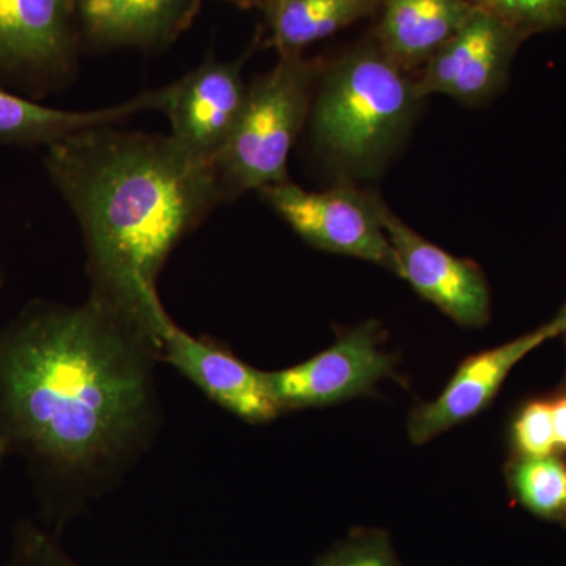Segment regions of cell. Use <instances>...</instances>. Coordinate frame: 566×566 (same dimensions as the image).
Segmentation results:
<instances>
[{
	"mask_svg": "<svg viewBox=\"0 0 566 566\" xmlns=\"http://www.w3.org/2000/svg\"><path fill=\"white\" fill-rule=\"evenodd\" d=\"M158 335L99 297L33 301L0 327V453L55 535L114 490L161 427Z\"/></svg>",
	"mask_w": 566,
	"mask_h": 566,
	"instance_id": "1",
	"label": "cell"
},
{
	"mask_svg": "<svg viewBox=\"0 0 566 566\" xmlns=\"http://www.w3.org/2000/svg\"><path fill=\"white\" fill-rule=\"evenodd\" d=\"M44 167L80 222L91 294L161 340L170 316L159 275L226 200L214 163L192 158L170 136L102 126L48 145Z\"/></svg>",
	"mask_w": 566,
	"mask_h": 566,
	"instance_id": "2",
	"label": "cell"
},
{
	"mask_svg": "<svg viewBox=\"0 0 566 566\" xmlns=\"http://www.w3.org/2000/svg\"><path fill=\"white\" fill-rule=\"evenodd\" d=\"M422 102L416 77L390 61L371 36L319 73L312 140L338 172L370 177L400 147Z\"/></svg>",
	"mask_w": 566,
	"mask_h": 566,
	"instance_id": "3",
	"label": "cell"
},
{
	"mask_svg": "<svg viewBox=\"0 0 566 566\" xmlns=\"http://www.w3.org/2000/svg\"><path fill=\"white\" fill-rule=\"evenodd\" d=\"M322 70L304 54L279 55L277 65L248 88L232 136L214 159L226 199L289 180V156L311 117Z\"/></svg>",
	"mask_w": 566,
	"mask_h": 566,
	"instance_id": "4",
	"label": "cell"
},
{
	"mask_svg": "<svg viewBox=\"0 0 566 566\" xmlns=\"http://www.w3.org/2000/svg\"><path fill=\"white\" fill-rule=\"evenodd\" d=\"M260 196L308 244L324 252L353 256L401 277V266L375 207V196L337 186L305 191L286 180L260 189Z\"/></svg>",
	"mask_w": 566,
	"mask_h": 566,
	"instance_id": "5",
	"label": "cell"
},
{
	"mask_svg": "<svg viewBox=\"0 0 566 566\" xmlns=\"http://www.w3.org/2000/svg\"><path fill=\"white\" fill-rule=\"evenodd\" d=\"M381 345V324L370 319L345 331L333 346L305 363L266 371L282 415L344 403L374 392L381 379L397 378L395 356Z\"/></svg>",
	"mask_w": 566,
	"mask_h": 566,
	"instance_id": "6",
	"label": "cell"
},
{
	"mask_svg": "<svg viewBox=\"0 0 566 566\" xmlns=\"http://www.w3.org/2000/svg\"><path fill=\"white\" fill-rule=\"evenodd\" d=\"M523 35L482 10H472L463 28L430 59L416 88L420 98L447 95L464 104H480L499 92Z\"/></svg>",
	"mask_w": 566,
	"mask_h": 566,
	"instance_id": "7",
	"label": "cell"
},
{
	"mask_svg": "<svg viewBox=\"0 0 566 566\" xmlns=\"http://www.w3.org/2000/svg\"><path fill=\"white\" fill-rule=\"evenodd\" d=\"M375 207L400 262L401 279L461 326H485L491 297L482 270L424 240L376 196Z\"/></svg>",
	"mask_w": 566,
	"mask_h": 566,
	"instance_id": "8",
	"label": "cell"
},
{
	"mask_svg": "<svg viewBox=\"0 0 566 566\" xmlns=\"http://www.w3.org/2000/svg\"><path fill=\"white\" fill-rule=\"evenodd\" d=\"M245 95L241 62L207 61L189 71L166 87L161 112L170 122V139L192 158L214 163L232 136Z\"/></svg>",
	"mask_w": 566,
	"mask_h": 566,
	"instance_id": "9",
	"label": "cell"
},
{
	"mask_svg": "<svg viewBox=\"0 0 566 566\" xmlns=\"http://www.w3.org/2000/svg\"><path fill=\"white\" fill-rule=\"evenodd\" d=\"M161 363L199 387L238 419L270 423L282 415L266 371L253 368L211 338L193 337L170 318L161 331Z\"/></svg>",
	"mask_w": 566,
	"mask_h": 566,
	"instance_id": "10",
	"label": "cell"
},
{
	"mask_svg": "<svg viewBox=\"0 0 566 566\" xmlns=\"http://www.w3.org/2000/svg\"><path fill=\"white\" fill-rule=\"evenodd\" d=\"M549 340L543 327L509 344L468 357L436 400L417 406L408 422L409 439L427 444L436 436L479 416L521 359Z\"/></svg>",
	"mask_w": 566,
	"mask_h": 566,
	"instance_id": "11",
	"label": "cell"
},
{
	"mask_svg": "<svg viewBox=\"0 0 566 566\" xmlns=\"http://www.w3.org/2000/svg\"><path fill=\"white\" fill-rule=\"evenodd\" d=\"M202 0H76L85 39L99 48L158 50L189 28Z\"/></svg>",
	"mask_w": 566,
	"mask_h": 566,
	"instance_id": "12",
	"label": "cell"
},
{
	"mask_svg": "<svg viewBox=\"0 0 566 566\" xmlns=\"http://www.w3.org/2000/svg\"><path fill=\"white\" fill-rule=\"evenodd\" d=\"M71 55L70 0H0V66L62 73Z\"/></svg>",
	"mask_w": 566,
	"mask_h": 566,
	"instance_id": "13",
	"label": "cell"
},
{
	"mask_svg": "<svg viewBox=\"0 0 566 566\" xmlns=\"http://www.w3.org/2000/svg\"><path fill=\"white\" fill-rule=\"evenodd\" d=\"M468 0H381L374 40L400 69L412 73L463 28Z\"/></svg>",
	"mask_w": 566,
	"mask_h": 566,
	"instance_id": "14",
	"label": "cell"
},
{
	"mask_svg": "<svg viewBox=\"0 0 566 566\" xmlns=\"http://www.w3.org/2000/svg\"><path fill=\"white\" fill-rule=\"evenodd\" d=\"M166 87L145 92L136 98L95 111H63L41 106L0 88V140L11 144H44L71 134L114 126L142 112L163 109Z\"/></svg>",
	"mask_w": 566,
	"mask_h": 566,
	"instance_id": "15",
	"label": "cell"
},
{
	"mask_svg": "<svg viewBox=\"0 0 566 566\" xmlns=\"http://www.w3.org/2000/svg\"><path fill=\"white\" fill-rule=\"evenodd\" d=\"M379 6L381 0H268L260 10L268 44L289 55L378 13Z\"/></svg>",
	"mask_w": 566,
	"mask_h": 566,
	"instance_id": "16",
	"label": "cell"
},
{
	"mask_svg": "<svg viewBox=\"0 0 566 566\" xmlns=\"http://www.w3.org/2000/svg\"><path fill=\"white\" fill-rule=\"evenodd\" d=\"M509 482L517 502L543 520H566V464L560 458L520 457Z\"/></svg>",
	"mask_w": 566,
	"mask_h": 566,
	"instance_id": "17",
	"label": "cell"
},
{
	"mask_svg": "<svg viewBox=\"0 0 566 566\" xmlns=\"http://www.w3.org/2000/svg\"><path fill=\"white\" fill-rule=\"evenodd\" d=\"M476 10L515 29L524 39L566 28V0H468Z\"/></svg>",
	"mask_w": 566,
	"mask_h": 566,
	"instance_id": "18",
	"label": "cell"
},
{
	"mask_svg": "<svg viewBox=\"0 0 566 566\" xmlns=\"http://www.w3.org/2000/svg\"><path fill=\"white\" fill-rule=\"evenodd\" d=\"M3 566H84L62 546L61 536L39 520L24 517L11 534L9 556Z\"/></svg>",
	"mask_w": 566,
	"mask_h": 566,
	"instance_id": "19",
	"label": "cell"
},
{
	"mask_svg": "<svg viewBox=\"0 0 566 566\" xmlns=\"http://www.w3.org/2000/svg\"><path fill=\"white\" fill-rule=\"evenodd\" d=\"M513 444L520 457L553 455L557 441L549 401H532L521 409L513 423Z\"/></svg>",
	"mask_w": 566,
	"mask_h": 566,
	"instance_id": "20",
	"label": "cell"
},
{
	"mask_svg": "<svg viewBox=\"0 0 566 566\" xmlns=\"http://www.w3.org/2000/svg\"><path fill=\"white\" fill-rule=\"evenodd\" d=\"M314 566H400L381 532H360L319 558Z\"/></svg>",
	"mask_w": 566,
	"mask_h": 566,
	"instance_id": "21",
	"label": "cell"
},
{
	"mask_svg": "<svg viewBox=\"0 0 566 566\" xmlns=\"http://www.w3.org/2000/svg\"><path fill=\"white\" fill-rule=\"evenodd\" d=\"M551 403L553 411L554 433L558 449L566 450V392L557 395Z\"/></svg>",
	"mask_w": 566,
	"mask_h": 566,
	"instance_id": "22",
	"label": "cell"
},
{
	"mask_svg": "<svg viewBox=\"0 0 566 566\" xmlns=\"http://www.w3.org/2000/svg\"><path fill=\"white\" fill-rule=\"evenodd\" d=\"M542 327L547 337H549V340L551 338L558 337V335L566 334V303L562 305L557 315L549 323L543 324Z\"/></svg>",
	"mask_w": 566,
	"mask_h": 566,
	"instance_id": "23",
	"label": "cell"
},
{
	"mask_svg": "<svg viewBox=\"0 0 566 566\" xmlns=\"http://www.w3.org/2000/svg\"><path fill=\"white\" fill-rule=\"evenodd\" d=\"M223 2L233 3V6L241 7V9H262L268 0H223Z\"/></svg>",
	"mask_w": 566,
	"mask_h": 566,
	"instance_id": "24",
	"label": "cell"
},
{
	"mask_svg": "<svg viewBox=\"0 0 566 566\" xmlns=\"http://www.w3.org/2000/svg\"><path fill=\"white\" fill-rule=\"evenodd\" d=\"M2 282H3V274H2V268H0V289H2Z\"/></svg>",
	"mask_w": 566,
	"mask_h": 566,
	"instance_id": "25",
	"label": "cell"
},
{
	"mask_svg": "<svg viewBox=\"0 0 566 566\" xmlns=\"http://www.w3.org/2000/svg\"><path fill=\"white\" fill-rule=\"evenodd\" d=\"M3 461H6V458H3L2 453H0V471H2Z\"/></svg>",
	"mask_w": 566,
	"mask_h": 566,
	"instance_id": "26",
	"label": "cell"
}]
</instances>
